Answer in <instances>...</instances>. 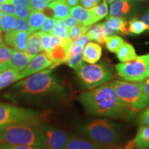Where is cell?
I'll use <instances>...</instances> for the list:
<instances>
[{"label":"cell","instance_id":"obj_1","mask_svg":"<svg viewBox=\"0 0 149 149\" xmlns=\"http://www.w3.org/2000/svg\"><path fill=\"white\" fill-rule=\"evenodd\" d=\"M79 100L86 111L93 115L127 119L134 114L118 97L112 81L81 93Z\"/></svg>","mask_w":149,"mask_h":149},{"label":"cell","instance_id":"obj_2","mask_svg":"<svg viewBox=\"0 0 149 149\" xmlns=\"http://www.w3.org/2000/svg\"><path fill=\"white\" fill-rule=\"evenodd\" d=\"M56 66L53 64L50 68L31 74L15 85L22 95L28 97L49 95L51 94H61L64 91L61 84L52 73V69Z\"/></svg>","mask_w":149,"mask_h":149},{"label":"cell","instance_id":"obj_3","mask_svg":"<svg viewBox=\"0 0 149 149\" xmlns=\"http://www.w3.org/2000/svg\"><path fill=\"white\" fill-rule=\"evenodd\" d=\"M0 142L46 148L45 136L41 125L10 124L0 127Z\"/></svg>","mask_w":149,"mask_h":149},{"label":"cell","instance_id":"obj_4","mask_svg":"<svg viewBox=\"0 0 149 149\" xmlns=\"http://www.w3.org/2000/svg\"><path fill=\"white\" fill-rule=\"evenodd\" d=\"M83 131L89 139L104 148H115L122 140L119 126L104 119L93 120L83 128Z\"/></svg>","mask_w":149,"mask_h":149},{"label":"cell","instance_id":"obj_5","mask_svg":"<svg viewBox=\"0 0 149 149\" xmlns=\"http://www.w3.org/2000/svg\"><path fill=\"white\" fill-rule=\"evenodd\" d=\"M112 84L124 105L134 113L141 111L149 105V97L141 90L139 83L114 80Z\"/></svg>","mask_w":149,"mask_h":149},{"label":"cell","instance_id":"obj_6","mask_svg":"<svg viewBox=\"0 0 149 149\" xmlns=\"http://www.w3.org/2000/svg\"><path fill=\"white\" fill-rule=\"evenodd\" d=\"M17 124L42 125V117L33 110L0 102V127Z\"/></svg>","mask_w":149,"mask_h":149},{"label":"cell","instance_id":"obj_7","mask_svg":"<svg viewBox=\"0 0 149 149\" xmlns=\"http://www.w3.org/2000/svg\"><path fill=\"white\" fill-rule=\"evenodd\" d=\"M80 83L86 88L93 89L109 82L115 74L103 64L83 65L76 71Z\"/></svg>","mask_w":149,"mask_h":149},{"label":"cell","instance_id":"obj_8","mask_svg":"<svg viewBox=\"0 0 149 149\" xmlns=\"http://www.w3.org/2000/svg\"><path fill=\"white\" fill-rule=\"evenodd\" d=\"M115 68L122 79L132 82H141L149 77V54L137 56L135 59L121 62Z\"/></svg>","mask_w":149,"mask_h":149},{"label":"cell","instance_id":"obj_9","mask_svg":"<svg viewBox=\"0 0 149 149\" xmlns=\"http://www.w3.org/2000/svg\"><path fill=\"white\" fill-rule=\"evenodd\" d=\"M45 136L46 149H64L70 136L63 130L51 126L41 125Z\"/></svg>","mask_w":149,"mask_h":149},{"label":"cell","instance_id":"obj_10","mask_svg":"<svg viewBox=\"0 0 149 149\" xmlns=\"http://www.w3.org/2000/svg\"><path fill=\"white\" fill-rule=\"evenodd\" d=\"M53 63L48 59L45 53L37 54L30 61L29 65L23 70L19 72L22 79L31 74L40 72L51 66Z\"/></svg>","mask_w":149,"mask_h":149},{"label":"cell","instance_id":"obj_11","mask_svg":"<svg viewBox=\"0 0 149 149\" xmlns=\"http://www.w3.org/2000/svg\"><path fill=\"white\" fill-rule=\"evenodd\" d=\"M31 34L26 31L13 30L6 33L3 40L7 45L13 47L16 51H25L28 38Z\"/></svg>","mask_w":149,"mask_h":149},{"label":"cell","instance_id":"obj_12","mask_svg":"<svg viewBox=\"0 0 149 149\" xmlns=\"http://www.w3.org/2000/svg\"><path fill=\"white\" fill-rule=\"evenodd\" d=\"M70 14L79 24L88 26L98 22L97 19L95 16L91 9H86L80 6H77L70 8Z\"/></svg>","mask_w":149,"mask_h":149},{"label":"cell","instance_id":"obj_13","mask_svg":"<svg viewBox=\"0 0 149 149\" xmlns=\"http://www.w3.org/2000/svg\"><path fill=\"white\" fill-rule=\"evenodd\" d=\"M70 45H58L52 48L46 53V55L53 64L58 66L62 63H66L69 57Z\"/></svg>","mask_w":149,"mask_h":149},{"label":"cell","instance_id":"obj_14","mask_svg":"<svg viewBox=\"0 0 149 149\" xmlns=\"http://www.w3.org/2000/svg\"><path fill=\"white\" fill-rule=\"evenodd\" d=\"M64 149H104L91 139L70 136Z\"/></svg>","mask_w":149,"mask_h":149},{"label":"cell","instance_id":"obj_15","mask_svg":"<svg viewBox=\"0 0 149 149\" xmlns=\"http://www.w3.org/2000/svg\"><path fill=\"white\" fill-rule=\"evenodd\" d=\"M33 57H34L33 56L30 55L26 51L14 50L10 61L9 63V67L20 72L26 68Z\"/></svg>","mask_w":149,"mask_h":149},{"label":"cell","instance_id":"obj_16","mask_svg":"<svg viewBox=\"0 0 149 149\" xmlns=\"http://www.w3.org/2000/svg\"><path fill=\"white\" fill-rule=\"evenodd\" d=\"M102 49L99 44L89 42L83 51V60L88 64H95L101 58Z\"/></svg>","mask_w":149,"mask_h":149},{"label":"cell","instance_id":"obj_17","mask_svg":"<svg viewBox=\"0 0 149 149\" xmlns=\"http://www.w3.org/2000/svg\"><path fill=\"white\" fill-rule=\"evenodd\" d=\"M48 8L52 10L53 17L57 19H65L70 14V6L64 0H55L49 3Z\"/></svg>","mask_w":149,"mask_h":149},{"label":"cell","instance_id":"obj_18","mask_svg":"<svg viewBox=\"0 0 149 149\" xmlns=\"http://www.w3.org/2000/svg\"><path fill=\"white\" fill-rule=\"evenodd\" d=\"M132 9V4L129 0H117L111 3L109 16L115 17H124L129 13Z\"/></svg>","mask_w":149,"mask_h":149},{"label":"cell","instance_id":"obj_19","mask_svg":"<svg viewBox=\"0 0 149 149\" xmlns=\"http://www.w3.org/2000/svg\"><path fill=\"white\" fill-rule=\"evenodd\" d=\"M47 19V16L41 11H37L33 9L29 18L28 24L29 26V33H33L40 30L43 24Z\"/></svg>","mask_w":149,"mask_h":149},{"label":"cell","instance_id":"obj_20","mask_svg":"<svg viewBox=\"0 0 149 149\" xmlns=\"http://www.w3.org/2000/svg\"><path fill=\"white\" fill-rule=\"evenodd\" d=\"M107 23L110 28L116 31L117 34L127 35L128 31V22L124 17H115L109 16L107 17Z\"/></svg>","mask_w":149,"mask_h":149},{"label":"cell","instance_id":"obj_21","mask_svg":"<svg viewBox=\"0 0 149 149\" xmlns=\"http://www.w3.org/2000/svg\"><path fill=\"white\" fill-rule=\"evenodd\" d=\"M21 79L19 71L8 68L0 73V90Z\"/></svg>","mask_w":149,"mask_h":149},{"label":"cell","instance_id":"obj_22","mask_svg":"<svg viewBox=\"0 0 149 149\" xmlns=\"http://www.w3.org/2000/svg\"><path fill=\"white\" fill-rule=\"evenodd\" d=\"M43 51L40 37L37 33H33L29 35L26 42V52L35 57Z\"/></svg>","mask_w":149,"mask_h":149},{"label":"cell","instance_id":"obj_23","mask_svg":"<svg viewBox=\"0 0 149 149\" xmlns=\"http://www.w3.org/2000/svg\"><path fill=\"white\" fill-rule=\"evenodd\" d=\"M133 140L135 148H149V126L141 125Z\"/></svg>","mask_w":149,"mask_h":149},{"label":"cell","instance_id":"obj_24","mask_svg":"<svg viewBox=\"0 0 149 149\" xmlns=\"http://www.w3.org/2000/svg\"><path fill=\"white\" fill-rule=\"evenodd\" d=\"M116 55L119 60L122 62L133 60L137 57L133 46L126 42L123 43L120 49L117 51Z\"/></svg>","mask_w":149,"mask_h":149},{"label":"cell","instance_id":"obj_25","mask_svg":"<svg viewBox=\"0 0 149 149\" xmlns=\"http://www.w3.org/2000/svg\"><path fill=\"white\" fill-rule=\"evenodd\" d=\"M90 40H93L99 44L104 45L105 44V36L104 35L101 24H93L89 27L86 34Z\"/></svg>","mask_w":149,"mask_h":149},{"label":"cell","instance_id":"obj_26","mask_svg":"<svg viewBox=\"0 0 149 149\" xmlns=\"http://www.w3.org/2000/svg\"><path fill=\"white\" fill-rule=\"evenodd\" d=\"M90 39L86 35H83L76 40L71 42L69 46V57L83 52L85 46L89 43Z\"/></svg>","mask_w":149,"mask_h":149},{"label":"cell","instance_id":"obj_27","mask_svg":"<svg viewBox=\"0 0 149 149\" xmlns=\"http://www.w3.org/2000/svg\"><path fill=\"white\" fill-rule=\"evenodd\" d=\"M17 18L15 17L0 11V26L3 31L8 32L15 30Z\"/></svg>","mask_w":149,"mask_h":149},{"label":"cell","instance_id":"obj_28","mask_svg":"<svg viewBox=\"0 0 149 149\" xmlns=\"http://www.w3.org/2000/svg\"><path fill=\"white\" fill-rule=\"evenodd\" d=\"M51 35L60 37L65 40H70L68 29H67L65 22L62 19H55Z\"/></svg>","mask_w":149,"mask_h":149},{"label":"cell","instance_id":"obj_29","mask_svg":"<svg viewBox=\"0 0 149 149\" xmlns=\"http://www.w3.org/2000/svg\"><path fill=\"white\" fill-rule=\"evenodd\" d=\"M124 42V41L122 37L116 35L105 37L106 46H107V49L112 53H116Z\"/></svg>","mask_w":149,"mask_h":149},{"label":"cell","instance_id":"obj_30","mask_svg":"<svg viewBox=\"0 0 149 149\" xmlns=\"http://www.w3.org/2000/svg\"><path fill=\"white\" fill-rule=\"evenodd\" d=\"M146 30L145 24L137 18L132 19L128 22V31L132 34L139 35Z\"/></svg>","mask_w":149,"mask_h":149},{"label":"cell","instance_id":"obj_31","mask_svg":"<svg viewBox=\"0 0 149 149\" xmlns=\"http://www.w3.org/2000/svg\"><path fill=\"white\" fill-rule=\"evenodd\" d=\"M90 26L83 25V24H79L78 25L74 26L68 30L70 38V40H72V42L76 40L77 39L79 38V37L82 36V35H84L85 33H86L87 31H88L89 27Z\"/></svg>","mask_w":149,"mask_h":149},{"label":"cell","instance_id":"obj_32","mask_svg":"<svg viewBox=\"0 0 149 149\" xmlns=\"http://www.w3.org/2000/svg\"><path fill=\"white\" fill-rule=\"evenodd\" d=\"M83 61V52H81L76 55L68 57L66 63L70 68L74 70V71L76 72L84 64V62Z\"/></svg>","mask_w":149,"mask_h":149},{"label":"cell","instance_id":"obj_33","mask_svg":"<svg viewBox=\"0 0 149 149\" xmlns=\"http://www.w3.org/2000/svg\"><path fill=\"white\" fill-rule=\"evenodd\" d=\"M91 9L98 21L102 19L108 15V4L106 0H104L100 4H98Z\"/></svg>","mask_w":149,"mask_h":149},{"label":"cell","instance_id":"obj_34","mask_svg":"<svg viewBox=\"0 0 149 149\" xmlns=\"http://www.w3.org/2000/svg\"><path fill=\"white\" fill-rule=\"evenodd\" d=\"M13 51L14 49L5 45L0 46V63L8 64L9 66Z\"/></svg>","mask_w":149,"mask_h":149},{"label":"cell","instance_id":"obj_35","mask_svg":"<svg viewBox=\"0 0 149 149\" xmlns=\"http://www.w3.org/2000/svg\"><path fill=\"white\" fill-rule=\"evenodd\" d=\"M39 36L40 37L41 43H42V46L43 51H44V53H46L51 49V46H50V42H51V35L48 34L40 31V32H37Z\"/></svg>","mask_w":149,"mask_h":149},{"label":"cell","instance_id":"obj_36","mask_svg":"<svg viewBox=\"0 0 149 149\" xmlns=\"http://www.w3.org/2000/svg\"><path fill=\"white\" fill-rule=\"evenodd\" d=\"M15 8L17 17L24 19H27L33 10L32 7L31 8H27V7H24L19 5L16 6Z\"/></svg>","mask_w":149,"mask_h":149},{"label":"cell","instance_id":"obj_37","mask_svg":"<svg viewBox=\"0 0 149 149\" xmlns=\"http://www.w3.org/2000/svg\"><path fill=\"white\" fill-rule=\"evenodd\" d=\"M0 149H46L45 148L38 146H26V145H13L0 143Z\"/></svg>","mask_w":149,"mask_h":149},{"label":"cell","instance_id":"obj_38","mask_svg":"<svg viewBox=\"0 0 149 149\" xmlns=\"http://www.w3.org/2000/svg\"><path fill=\"white\" fill-rule=\"evenodd\" d=\"M51 0H38V1H31V7L35 10L43 11L48 7V3Z\"/></svg>","mask_w":149,"mask_h":149},{"label":"cell","instance_id":"obj_39","mask_svg":"<svg viewBox=\"0 0 149 149\" xmlns=\"http://www.w3.org/2000/svg\"><path fill=\"white\" fill-rule=\"evenodd\" d=\"M0 11L6 14L16 17V8L13 3L11 2L5 3L0 5Z\"/></svg>","mask_w":149,"mask_h":149},{"label":"cell","instance_id":"obj_40","mask_svg":"<svg viewBox=\"0 0 149 149\" xmlns=\"http://www.w3.org/2000/svg\"><path fill=\"white\" fill-rule=\"evenodd\" d=\"M55 22V18L47 17L45 22L43 24L42 26L41 27V29H40L41 31L51 35V33H52V31H53Z\"/></svg>","mask_w":149,"mask_h":149},{"label":"cell","instance_id":"obj_41","mask_svg":"<svg viewBox=\"0 0 149 149\" xmlns=\"http://www.w3.org/2000/svg\"><path fill=\"white\" fill-rule=\"evenodd\" d=\"M15 30L29 32V24H28V22L26 19H24L17 17V24L16 28Z\"/></svg>","mask_w":149,"mask_h":149},{"label":"cell","instance_id":"obj_42","mask_svg":"<svg viewBox=\"0 0 149 149\" xmlns=\"http://www.w3.org/2000/svg\"><path fill=\"white\" fill-rule=\"evenodd\" d=\"M101 0H80V3L84 8L91 9L99 4Z\"/></svg>","mask_w":149,"mask_h":149},{"label":"cell","instance_id":"obj_43","mask_svg":"<svg viewBox=\"0 0 149 149\" xmlns=\"http://www.w3.org/2000/svg\"><path fill=\"white\" fill-rule=\"evenodd\" d=\"M139 122L141 125L149 126V108L145 110L139 116Z\"/></svg>","mask_w":149,"mask_h":149},{"label":"cell","instance_id":"obj_44","mask_svg":"<svg viewBox=\"0 0 149 149\" xmlns=\"http://www.w3.org/2000/svg\"><path fill=\"white\" fill-rule=\"evenodd\" d=\"M102 31H103L104 35L105 37H109V36H111V35L117 34L116 31H115L114 30H113L111 28H110L109 26V25H108L107 22H104V23L102 24Z\"/></svg>","mask_w":149,"mask_h":149},{"label":"cell","instance_id":"obj_45","mask_svg":"<svg viewBox=\"0 0 149 149\" xmlns=\"http://www.w3.org/2000/svg\"><path fill=\"white\" fill-rule=\"evenodd\" d=\"M65 24H66L67 29L69 30L71 29V28L74 26L78 25L79 23L75 19L72 17L71 15H68L66 19H65Z\"/></svg>","mask_w":149,"mask_h":149},{"label":"cell","instance_id":"obj_46","mask_svg":"<svg viewBox=\"0 0 149 149\" xmlns=\"http://www.w3.org/2000/svg\"><path fill=\"white\" fill-rule=\"evenodd\" d=\"M10 2L15 6H22L31 8V4L30 0H10Z\"/></svg>","mask_w":149,"mask_h":149},{"label":"cell","instance_id":"obj_47","mask_svg":"<svg viewBox=\"0 0 149 149\" xmlns=\"http://www.w3.org/2000/svg\"><path fill=\"white\" fill-rule=\"evenodd\" d=\"M139 84L143 92L149 97V77L148 79L144 80L143 81L139 82Z\"/></svg>","mask_w":149,"mask_h":149},{"label":"cell","instance_id":"obj_48","mask_svg":"<svg viewBox=\"0 0 149 149\" xmlns=\"http://www.w3.org/2000/svg\"><path fill=\"white\" fill-rule=\"evenodd\" d=\"M141 21L146 25V30H149V10H147L141 17Z\"/></svg>","mask_w":149,"mask_h":149},{"label":"cell","instance_id":"obj_49","mask_svg":"<svg viewBox=\"0 0 149 149\" xmlns=\"http://www.w3.org/2000/svg\"><path fill=\"white\" fill-rule=\"evenodd\" d=\"M66 1L68 3V5L71 8L77 6L79 4V0H66Z\"/></svg>","mask_w":149,"mask_h":149},{"label":"cell","instance_id":"obj_50","mask_svg":"<svg viewBox=\"0 0 149 149\" xmlns=\"http://www.w3.org/2000/svg\"><path fill=\"white\" fill-rule=\"evenodd\" d=\"M9 68V66L8 64H1L0 63V73L2 72L3 71H4L5 70L8 69Z\"/></svg>","mask_w":149,"mask_h":149},{"label":"cell","instance_id":"obj_51","mask_svg":"<svg viewBox=\"0 0 149 149\" xmlns=\"http://www.w3.org/2000/svg\"><path fill=\"white\" fill-rule=\"evenodd\" d=\"M8 2H10V0H0V5Z\"/></svg>","mask_w":149,"mask_h":149},{"label":"cell","instance_id":"obj_52","mask_svg":"<svg viewBox=\"0 0 149 149\" xmlns=\"http://www.w3.org/2000/svg\"><path fill=\"white\" fill-rule=\"evenodd\" d=\"M107 1V3H109V4H111V3H113V2H115V1H117V0H106Z\"/></svg>","mask_w":149,"mask_h":149},{"label":"cell","instance_id":"obj_53","mask_svg":"<svg viewBox=\"0 0 149 149\" xmlns=\"http://www.w3.org/2000/svg\"><path fill=\"white\" fill-rule=\"evenodd\" d=\"M3 45H4V44H3V42L2 40H1V37H0V46H3Z\"/></svg>","mask_w":149,"mask_h":149},{"label":"cell","instance_id":"obj_54","mask_svg":"<svg viewBox=\"0 0 149 149\" xmlns=\"http://www.w3.org/2000/svg\"><path fill=\"white\" fill-rule=\"evenodd\" d=\"M1 31H2V30H1V26H0V35H1Z\"/></svg>","mask_w":149,"mask_h":149},{"label":"cell","instance_id":"obj_55","mask_svg":"<svg viewBox=\"0 0 149 149\" xmlns=\"http://www.w3.org/2000/svg\"><path fill=\"white\" fill-rule=\"evenodd\" d=\"M31 1H38V0H31Z\"/></svg>","mask_w":149,"mask_h":149},{"label":"cell","instance_id":"obj_56","mask_svg":"<svg viewBox=\"0 0 149 149\" xmlns=\"http://www.w3.org/2000/svg\"><path fill=\"white\" fill-rule=\"evenodd\" d=\"M133 149H144V148H133Z\"/></svg>","mask_w":149,"mask_h":149},{"label":"cell","instance_id":"obj_57","mask_svg":"<svg viewBox=\"0 0 149 149\" xmlns=\"http://www.w3.org/2000/svg\"><path fill=\"white\" fill-rule=\"evenodd\" d=\"M51 1H53V0H51Z\"/></svg>","mask_w":149,"mask_h":149},{"label":"cell","instance_id":"obj_58","mask_svg":"<svg viewBox=\"0 0 149 149\" xmlns=\"http://www.w3.org/2000/svg\"><path fill=\"white\" fill-rule=\"evenodd\" d=\"M0 143H1V142H0Z\"/></svg>","mask_w":149,"mask_h":149}]
</instances>
